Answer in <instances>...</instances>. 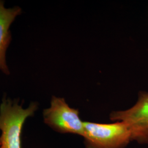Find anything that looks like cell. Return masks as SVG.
Instances as JSON below:
<instances>
[{
	"mask_svg": "<svg viewBox=\"0 0 148 148\" xmlns=\"http://www.w3.org/2000/svg\"><path fill=\"white\" fill-rule=\"evenodd\" d=\"M38 109V104L32 102L24 109L18 101L4 97L0 105V148H21V132L24 123L33 116Z\"/></svg>",
	"mask_w": 148,
	"mask_h": 148,
	"instance_id": "1",
	"label": "cell"
},
{
	"mask_svg": "<svg viewBox=\"0 0 148 148\" xmlns=\"http://www.w3.org/2000/svg\"><path fill=\"white\" fill-rule=\"evenodd\" d=\"M86 148H125L131 140V134L123 122L99 123L84 122L82 136Z\"/></svg>",
	"mask_w": 148,
	"mask_h": 148,
	"instance_id": "2",
	"label": "cell"
},
{
	"mask_svg": "<svg viewBox=\"0 0 148 148\" xmlns=\"http://www.w3.org/2000/svg\"><path fill=\"white\" fill-rule=\"evenodd\" d=\"M43 117L44 122L57 132L84 135V122L79 118V110L70 107L64 98L53 96Z\"/></svg>",
	"mask_w": 148,
	"mask_h": 148,
	"instance_id": "3",
	"label": "cell"
},
{
	"mask_svg": "<svg viewBox=\"0 0 148 148\" xmlns=\"http://www.w3.org/2000/svg\"><path fill=\"white\" fill-rule=\"evenodd\" d=\"M110 119L124 122L130 131L132 141L148 145V92H140L134 106L126 110L112 112Z\"/></svg>",
	"mask_w": 148,
	"mask_h": 148,
	"instance_id": "4",
	"label": "cell"
},
{
	"mask_svg": "<svg viewBox=\"0 0 148 148\" xmlns=\"http://www.w3.org/2000/svg\"><path fill=\"white\" fill-rule=\"evenodd\" d=\"M21 13L19 7L6 8L5 2L0 0V70L6 75L10 74L5 61V52L11 41L10 27L16 17Z\"/></svg>",
	"mask_w": 148,
	"mask_h": 148,
	"instance_id": "5",
	"label": "cell"
},
{
	"mask_svg": "<svg viewBox=\"0 0 148 148\" xmlns=\"http://www.w3.org/2000/svg\"><path fill=\"white\" fill-rule=\"evenodd\" d=\"M1 139H0V146H1Z\"/></svg>",
	"mask_w": 148,
	"mask_h": 148,
	"instance_id": "6",
	"label": "cell"
}]
</instances>
